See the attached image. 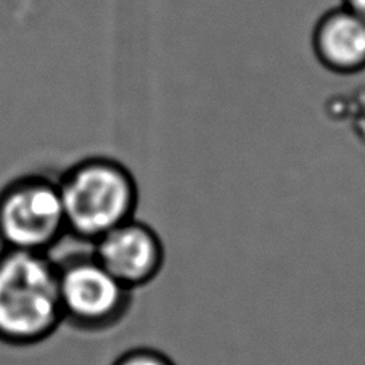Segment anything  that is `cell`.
Returning <instances> with one entry per match:
<instances>
[{"label":"cell","instance_id":"obj_1","mask_svg":"<svg viewBox=\"0 0 365 365\" xmlns=\"http://www.w3.org/2000/svg\"><path fill=\"white\" fill-rule=\"evenodd\" d=\"M61 324L56 259L48 253L0 251V343L41 344Z\"/></svg>","mask_w":365,"mask_h":365},{"label":"cell","instance_id":"obj_2","mask_svg":"<svg viewBox=\"0 0 365 365\" xmlns=\"http://www.w3.org/2000/svg\"><path fill=\"white\" fill-rule=\"evenodd\" d=\"M68 235L96 243L135 217L138 185L123 163L105 156L81 160L58 179Z\"/></svg>","mask_w":365,"mask_h":365},{"label":"cell","instance_id":"obj_3","mask_svg":"<svg viewBox=\"0 0 365 365\" xmlns=\"http://www.w3.org/2000/svg\"><path fill=\"white\" fill-rule=\"evenodd\" d=\"M63 324L84 333L116 329L129 316L132 289L113 277L93 253H71L56 261Z\"/></svg>","mask_w":365,"mask_h":365},{"label":"cell","instance_id":"obj_4","mask_svg":"<svg viewBox=\"0 0 365 365\" xmlns=\"http://www.w3.org/2000/svg\"><path fill=\"white\" fill-rule=\"evenodd\" d=\"M66 235L58 180L24 174L0 190V248L50 253Z\"/></svg>","mask_w":365,"mask_h":365},{"label":"cell","instance_id":"obj_5","mask_svg":"<svg viewBox=\"0 0 365 365\" xmlns=\"http://www.w3.org/2000/svg\"><path fill=\"white\" fill-rule=\"evenodd\" d=\"M92 247L102 266L132 292L152 283L165 267L161 237L135 217L110 230Z\"/></svg>","mask_w":365,"mask_h":365},{"label":"cell","instance_id":"obj_6","mask_svg":"<svg viewBox=\"0 0 365 365\" xmlns=\"http://www.w3.org/2000/svg\"><path fill=\"white\" fill-rule=\"evenodd\" d=\"M314 50L331 71H361L365 68V20L346 7L329 11L314 29Z\"/></svg>","mask_w":365,"mask_h":365},{"label":"cell","instance_id":"obj_7","mask_svg":"<svg viewBox=\"0 0 365 365\" xmlns=\"http://www.w3.org/2000/svg\"><path fill=\"white\" fill-rule=\"evenodd\" d=\"M111 365H175L163 351L155 348H134L123 352Z\"/></svg>","mask_w":365,"mask_h":365},{"label":"cell","instance_id":"obj_8","mask_svg":"<svg viewBox=\"0 0 365 365\" xmlns=\"http://www.w3.org/2000/svg\"><path fill=\"white\" fill-rule=\"evenodd\" d=\"M344 7L365 20V0H344Z\"/></svg>","mask_w":365,"mask_h":365}]
</instances>
